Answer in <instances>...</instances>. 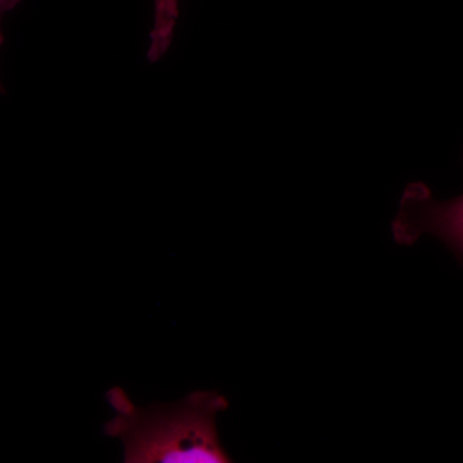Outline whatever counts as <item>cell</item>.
Wrapping results in <instances>:
<instances>
[{
	"instance_id": "obj_3",
	"label": "cell",
	"mask_w": 463,
	"mask_h": 463,
	"mask_svg": "<svg viewBox=\"0 0 463 463\" xmlns=\"http://www.w3.org/2000/svg\"><path fill=\"white\" fill-rule=\"evenodd\" d=\"M154 27L149 33L147 58L157 62L165 56L172 45L176 21L179 17V0H154Z\"/></svg>"
},
{
	"instance_id": "obj_2",
	"label": "cell",
	"mask_w": 463,
	"mask_h": 463,
	"mask_svg": "<svg viewBox=\"0 0 463 463\" xmlns=\"http://www.w3.org/2000/svg\"><path fill=\"white\" fill-rule=\"evenodd\" d=\"M392 234L401 245H412L422 236L435 237L463 263V194L441 201L435 199L428 185L412 183L402 197Z\"/></svg>"
},
{
	"instance_id": "obj_4",
	"label": "cell",
	"mask_w": 463,
	"mask_h": 463,
	"mask_svg": "<svg viewBox=\"0 0 463 463\" xmlns=\"http://www.w3.org/2000/svg\"><path fill=\"white\" fill-rule=\"evenodd\" d=\"M21 0H0V47L5 43V35L2 32V18L8 12L14 11L20 5ZM3 85L0 83V93H3Z\"/></svg>"
},
{
	"instance_id": "obj_1",
	"label": "cell",
	"mask_w": 463,
	"mask_h": 463,
	"mask_svg": "<svg viewBox=\"0 0 463 463\" xmlns=\"http://www.w3.org/2000/svg\"><path fill=\"white\" fill-rule=\"evenodd\" d=\"M115 417L105 434L120 439L127 463H225L216 420L228 408L224 395L194 392L173 404L137 407L120 388L109 389Z\"/></svg>"
}]
</instances>
